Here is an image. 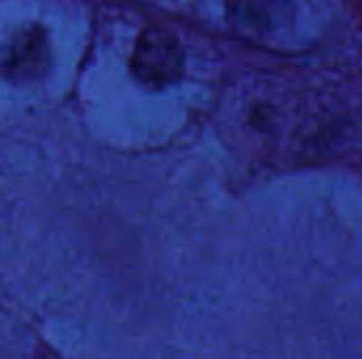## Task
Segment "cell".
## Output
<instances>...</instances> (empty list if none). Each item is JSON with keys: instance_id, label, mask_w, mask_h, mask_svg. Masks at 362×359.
I'll use <instances>...</instances> for the list:
<instances>
[{"instance_id": "obj_1", "label": "cell", "mask_w": 362, "mask_h": 359, "mask_svg": "<svg viewBox=\"0 0 362 359\" xmlns=\"http://www.w3.org/2000/svg\"><path fill=\"white\" fill-rule=\"evenodd\" d=\"M182 68L185 53L172 32L148 28L138 36L132 55V72L142 85L163 89L182 76Z\"/></svg>"}, {"instance_id": "obj_2", "label": "cell", "mask_w": 362, "mask_h": 359, "mask_svg": "<svg viewBox=\"0 0 362 359\" xmlns=\"http://www.w3.org/2000/svg\"><path fill=\"white\" fill-rule=\"evenodd\" d=\"M231 25L248 38L274 40L295 25L293 0H225Z\"/></svg>"}, {"instance_id": "obj_3", "label": "cell", "mask_w": 362, "mask_h": 359, "mask_svg": "<svg viewBox=\"0 0 362 359\" xmlns=\"http://www.w3.org/2000/svg\"><path fill=\"white\" fill-rule=\"evenodd\" d=\"M49 59L47 32L40 25H28L13 34L6 42L2 55V68L6 74L15 78H32L38 76Z\"/></svg>"}]
</instances>
